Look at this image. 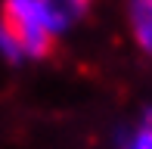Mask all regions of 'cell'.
I'll return each instance as SVG.
<instances>
[{
  "mask_svg": "<svg viewBox=\"0 0 152 149\" xmlns=\"http://www.w3.org/2000/svg\"><path fill=\"white\" fill-rule=\"evenodd\" d=\"M90 0H37V6L44 9L47 25L53 34H62L65 28H72L81 16H84Z\"/></svg>",
  "mask_w": 152,
  "mask_h": 149,
  "instance_id": "1",
  "label": "cell"
},
{
  "mask_svg": "<svg viewBox=\"0 0 152 149\" xmlns=\"http://www.w3.org/2000/svg\"><path fill=\"white\" fill-rule=\"evenodd\" d=\"M130 28L137 44L152 56V0H130Z\"/></svg>",
  "mask_w": 152,
  "mask_h": 149,
  "instance_id": "2",
  "label": "cell"
},
{
  "mask_svg": "<svg viewBox=\"0 0 152 149\" xmlns=\"http://www.w3.org/2000/svg\"><path fill=\"white\" fill-rule=\"evenodd\" d=\"M124 149H152V115L146 118V124L130 137V143L124 146Z\"/></svg>",
  "mask_w": 152,
  "mask_h": 149,
  "instance_id": "3",
  "label": "cell"
}]
</instances>
